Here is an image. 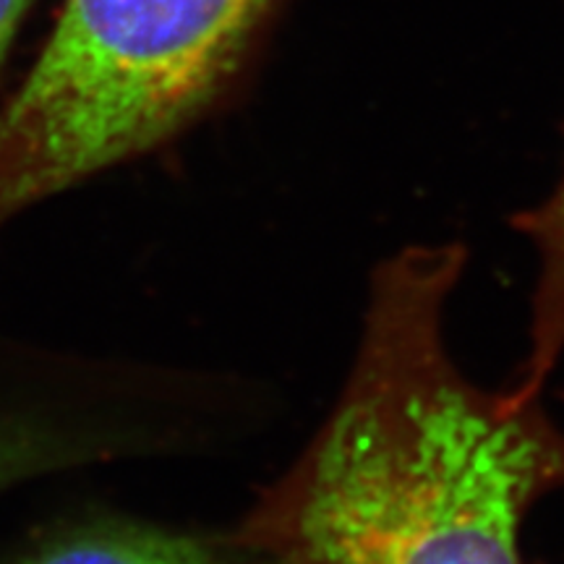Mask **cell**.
<instances>
[{
	"instance_id": "obj_1",
	"label": "cell",
	"mask_w": 564,
	"mask_h": 564,
	"mask_svg": "<svg viewBox=\"0 0 564 564\" xmlns=\"http://www.w3.org/2000/svg\"><path fill=\"white\" fill-rule=\"evenodd\" d=\"M463 243L373 274L352 371L324 426L232 528L267 564H528L531 507L564 489V432L539 400L453 361L444 308Z\"/></svg>"
},
{
	"instance_id": "obj_2",
	"label": "cell",
	"mask_w": 564,
	"mask_h": 564,
	"mask_svg": "<svg viewBox=\"0 0 564 564\" xmlns=\"http://www.w3.org/2000/svg\"><path fill=\"white\" fill-rule=\"evenodd\" d=\"M272 0H66L0 108V230L144 158L236 79Z\"/></svg>"
},
{
	"instance_id": "obj_3",
	"label": "cell",
	"mask_w": 564,
	"mask_h": 564,
	"mask_svg": "<svg viewBox=\"0 0 564 564\" xmlns=\"http://www.w3.org/2000/svg\"><path fill=\"white\" fill-rule=\"evenodd\" d=\"M173 403L129 358L0 329V497L171 447Z\"/></svg>"
},
{
	"instance_id": "obj_4",
	"label": "cell",
	"mask_w": 564,
	"mask_h": 564,
	"mask_svg": "<svg viewBox=\"0 0 564 564\" xmlns=\"http://www.w3.org/2000/svg\"><path fill=\"white\" fill-rule=\"evenodd\" d=\"M0 564H267L232 533L173 528L118 510H84L34 531Z\"/></svg>"
},
{
	"instance_id": "obj_5",
	"label": "cell",
	"mask_w": 564,
	"mask_h": 564,
	"mask_svg": "<svg viewBox=\"0 0 564 564\" xmlns=\"http://www.w3.org/2000/svg\"><path fill=\"white\" fill-rule=\"evenodd\" d=\"M512 225L539 253V280L533 291L531 348L510 390L539 400L564 352V178L544 204L518 212Z\"/></svg>"
},
{
	"instance_id": "obj_6",
	"label": "cell",
	"mask_w": 564,
	"mask_h": 564,
	"mask_svg": "<svg viewBox=\"0 0 564 564\" xmlns=\"http://www.w3.org/2000/svg\"><path fill=\"white\" fill-rule=\"evenodd\" d=\"M34 0H0V63L9 53L13 34H17L21 19L26 17Z\"/></svg>"
}]
</instances>
